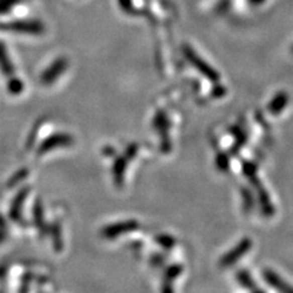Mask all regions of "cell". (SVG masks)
<instances>
[{
  "label": "cell",
  "mask_w": 293,
  "mask_h": 293,
  "mask_svg": "<svg viewBox=\"0 0 293 293\" xmlns=\"http://www.w3.org/2000/svg\"><path fill=\"white\" fill-rule=\"evenodd\" d=\"M182 52H183V55L186 56V59L188 60V62L194 67L196 70L198 71L199 73H202L203 76L209 79L213 83H218L219 79H220V75L216 71L214 67L210 66L207 61H204L201 56L198 55L189 45H183L182 47Z\"/></svg>",
  "instance_id": "6da1fadb"
},
{
  "label": "cell",
  "mask_w": 293,
  "mask_h": 293,
  "mask_svg": "<svg viewBox=\"0 0 293 293\" xmlns=\"http://www.w3.org/2000/svg\"><path fill=\"white\" fill-rule=\"evenodd\" d=\"M137 229H139V223L131 219V220L119 221V223L105 226L101 233L102 237L107 238V240H115V238L120 237V236L125 235V233L132 232Z\"/></svg>",
  "instance_id": "7a4b0ae2"
},
{
  "label": "cell",
  "mask_w": 293,
  "mask_h": 293,
  "mask_svg": "<svg viewBox=\"0 0 293 293\" xmlns=\"http://www.w3.org/2000/svg\"><path fill=\"white\" fill-rule=\"evenodd\" d=\"M252 240L250 238H243L237 243V246L233 247L231 250L226 253L223 258L220 259V266L221 267H230L233 264L237 263L241 258H243L247 253L252 248Z\"/></svg>",
  "instance_id": "3957f363"
},
{
  "label": "cell",
  "mask_w": 293,
  "mask_h": 293,
  "mask_svg": "<svg viewBox=\"0 0 293 293\" xmlns=\"http://www.w3.org/2000/svg\"><path fill=\"white\" fill-rule=\"evenodd\" d=\"M73 143V137L69 133H55V135L50 136L47 139L42 142V144L38 148V154L43 155L45 153L52 152L54 149L64 147H70Z\"/></svg>",
  "instance_id": "277c9868"
},
{
  "label": "cell",
  "mask_w": 293,
  "mask_h": 293,
  "mask_svg": "<svg viewBox=\"0 0 293 293\" xmlns=\"http://www.w3.org/2000/svg\"><path fill=\"white\" fill-rule=\"evenodd\" d=\"M2 31H11L16 33H31V35H39L43 32L44 27L38 21H18L11 22V24H2L0 25Z\"/></svg>",
  "instance_id": "5b68a950"
},
{
  "label": "cell",
  "mask_w": 293,
  "mask_h": 293,
  "mask_svg": "<svg viewBox=\"0 0 293 293\" xmlns=\"http://www.w3.org/2000/svg\"><path fill=\"white\" fill-rule=\"evenodd\" d=\"M67 65H69V61L65 58H58L55 61L48 67L47 70L43 71V73L41 75V82L45 86H49V84H53L54 82L56 81L62 73L65 72L67 69Z\"/></svg>",
  "instance_id": "8992f818"
},
{
  "label": "cell",
  "mask_w": 293,
  "mask_h": 293,
  "mask_svg": "<svg viewBox=\"0 0 293 293\" xmlns=\"http://www.w3.org/2000/svg\"><path fill=\"white\" fill-rule=\"evenodd\" d=\"M154 129L158 131L159 135L161 136V149L163 152H170L171 149V143L169 141V120L164 112H158L154 118Z\"/></svg>",
  "instance_id": "52a82bcc"
},
{
  "label": "cell",
  "mask_w": 293,
  "mask_h": 293,
  "mask_svg": "<svg viewBox=\"0 0 293 293\" xmlns=\"http://www.w3.org/2000/svg\"><path fill=\"white\" fill-rule=\"evenodd\" d=\"M263 278L266 281V283L269 284L272 288L277 289L280 292H293V287L289 286L286 281L282 280L280 276L277 275V272L274 270L265 269L263 271Z\"/></svg>",
  "instance_id": "ba28073f"
},
{
  "label": "cell",
  "mask_w": 293,
  "mask_h": 293,
  "mask_svg": "<svg viewBox=\"0 0 293 293\" xmlns=\"http://www.w3.org/2000/svg\"><path fill=\"white\" fill-rule=\"evenodd\" d=\"M250 183L254 184L255 188L258 189V197H259V202H260V207H261V212L265 214V216H271L272 214L275 213V208L272 206L271 203V199H270L269 194H267V192L264 188L263 186L260 184V182H259L258 177L253 178L252 181H250Z\"/></svg>",
  "instance_id": "9c48e42d"
},
{
  "label": "cell",
  "mask_w": 293,
  "mask_h": 293,
  "mask_svg": "<svg viewBox=\"0 0 293 293\" xmlns=\"http://www.w3.org/2000/svg\"><path fill=\"white\" fill-rule=\"evenodd\" d=\"M289 101V96L286 92H278L274 98L271 99L269 105H267V112L271 115H278L281 112H283L284 108L287 107Z\"/></svg>",
  "instance_id": "30bf717a"
},
{
  "label": "cell",
  "mask_w": 293,
  "mask_h": 293,
  "mask_svg": "<svg viewBox=\"0 0 293 293\" xmlns=\"http://www.w3.org/2000/svg\"><path fill=\"white\" fill-rule=\"evenodd\" d=\"M127 163L129 160L126 159V156L121 155L119 158L115 159L113 165V177L115 183L118 184L119 187L124 183V178H125V172H126L127 169Z\"/></svg>",
  "instance_id": "8fae6325"
},
{
  "label": "cell",
  "mask_w": 293,
  "mask_h": 293,
  "mask_svg": "<svg viewBox=\"0 0 293 293\" xmlns=\"http://www.w3.org/2000/svg\"><path fill=\"white\" fill-rule=\"evenodd\" d=\"M236 278L240 282V284L244 288L250 289V291H258V292H263V289L259 288L255 283V281L253 280V277L250 276L248 270H238L237 274H236Z\"/></svg>",
  "instance_id": "7c38bea8"
},
{
  "label": "cell",
  "mask_w": 293,
  "mask_h": 293,
  "mask_svg": "<svg viewBox=\"0 0 293 293\" xmlns=\"http://www.w3.org/2000/svg\"><path fill=\"white\" fill-rule=\"evenodd\" d=\"M0 69H2L4 75L13 76L14 66L11 64L9 55H8L7 48H5V45L3 43H0Z\"/></svg>",
  "instance_id": "4fadbf2b"
},
{
  "label": "cell",
  "mask_w": 293,
  "mask_h": 293,
  "mask_svg": "<svg viewBox=\"0 0 293 293\" xmlns=\"http://www.w3.org/2000/svg\"><path fill=\"white\" fill-rule=\"evenodd\" d=\"M28 192V188H24L21 190V192L19 193L18 197L14 199L13 202V206H11V209H10V216L14 219V220H18L20 218V213H21V208H22V204H24V201L26 199V194Z\"/></svg>",
  "instance_id": "5bb4252c"
},
{
  "label": "cell",
  "mask_w": 293,
  "mask_h": 293,
  "mask_svg": "<svg viewBox=\"0 0 293 293\" xmlns=\"http://www.w3.org/2000/svg\"><path fill=\"white\" fill-rule=\"evenodd\" d=\"M155 242L164 249H172L176 244V240L173 237H171L170 235H165V233H160V235L155 236Z\"/></svg>",
  "instance_id": "9a60e30c"
},
{
  "label": "cell",
  "mask_w": 293,
  "mask_h": 293,
  "mask_svg": "<svg viewBox=\"0 0 293 293\" xmlns=\"http://www.w3.org/2000/svg\"><path fill=\"white\" fill-rule=\"evenodd\" d=\"M8 90L14 95H18L20 93H22L24 90V83H22L21 79L16 77H11L9 79V83H8Z\"/></svg>",
  "instance_id": "2e32d148"
},
{
  "label": "cell",
  "mask_w": 293,
  "mask_h": 293,
  "mask_svg": "<svg viewBox=\"0 0 293 293\" xmlns=\"http://www.w3.org/2000/svg\"><path fill=\"white\" fill-rule=\"evenodd\" d=\"M182 272V266L178 265V264H173V265H170L165 271V278H166L167 282H171V281L177 278L178 276L181 275Z\"/></svg>",
  "instance_id": "e0dca14e"
},
{
  "label": "cell",
  "mask_w": 293,
  "mask_h": 293,
  "mask_svg": "<svg viewBox=\"0 0 293 293\" xmlns=\"http://www.w3.org/2000/svg\"><path fill=\"white\" fill-rule=\"evenodd\" d=\"M233 135H235V138H236L235 144H233V152L237 153L238 150H240L242 148V146H244V144H246L247 136H246V133H244L243 131L240 130V129H235Z\"/></svg>",
  "instance_id": "ac0fdd59"
},
{
  "label": "cell",
  "mask_w": 293,
  "mask_h": 293,
  "mask_svg": "<svg viewBox=\"0 0 293 293\" xmlns=\"http://www.w3.org/2000/svg\"><path fill=\"white\" fill-rule=\"evenodd\" d=\"M215 163L220 171H227L230 166V158L225 153H220V154H218V156H216Z\"/></svg>",
  "instance_id": "d6986e66"
},
{
  "label": "cell",
  "mask_w": 293,
  "mask_h": 293,
  "mask_svg": "<svg viewBox=\"0 0 293 293\" xmlns=\"http://www.w3.org/2000/svg\"><path fill=\"white\" fill-rule=\"evenodd\" d=\"M242 199H243V208L249 212L253 208V203H254V198H253L252 193H250L249 189L243 188L242 189Z\"/></svg>",
  "instance_id": "ffe728a7"
},
{
  "label": "cell",
  "mask_w": 293,
  "mask_h": 293,
  "mask_svg": "<svg viewBox=\"0 0 293 293\" xmlns=\"http://www.w3.org/2000/svg\"><path fill=\"white\" fill-rule=\"evenodd\" d=\"M138 153V146L137 144H131L130 147H127V149H126V152H125V156H126V159L127 160H132L133 158H135L136 154Z\"/></svg>",
  "instance_id": "44dd1931"
},
{
  "label": "cell",
  "mask_w": 293,
  "mask_h": 293,
  "mask_svg": "<svg viewBox=\"0 0 293 293\" xmlns=\"http://www.w3.org/2000/svg\"><path fill=\"white\" fill-rule=\"evenodd\" d=\"M27 170H20V171L16 173V175H14V177L11 178V180L9 181V184L11 187L14 186V184H16L18 183V182H20V181H22L24 180L25 177H26V175H27Z\"/></svg>",
  "instance_id": "7402d4cb"
},
{
  "label": "cell",
  "mask_w": 293,
  "mask_h": 293,
  "mask_svg": "<svg viewBox=\"0 0 293 293\" xmlns=\"http://www.w3.org/2000/svg\"><path fill=\"white\" fill-rule=\"evenodd\" d=\"M18 2L19 0H0V13L8 11L14 4H16Z\"/></svg>",
  "instance_id": "603a6c76"
},
{
  "label": "cell",
  "mask_w": 293,
  "mask_h": 293,
  "mask_svg": "<svg viewBox=\"0 0 293 293\" xmlns=\"http://www.w3.org/2000/svg\"><path fill=\"white\" fill-rule=\"evenodd\" d=\"M119 3H120V7L125 11H130L132 9V0H119Z\"/></svg>",
  "instance_id": "cb8c5ba5"
},
{
  "label": "cell",
  "mask_w": 293,
  "mask_h": 293,
  "mask_svg": "<svg viewBox=\"0 0 293 293\" xmlns=\"http://www.w3.org/2000/svg\"><path fill=\"white\" fill-rule=\"evenodd\" d=\"M225 93H226V89L223 86H216L214 89H213V92H212V94L213 95H215V96H223L225 95Z\"/></svg>",
  "instance_id": "d4e9b609"
},
{
  "label": "cell",
  "mask_w": 293,
  "mask_h": 293,
  "mask_svg": "<svg viewBox=\"0 0 293 293\" xmlns=\"http://www.w3.org/2000/svg\"><path fill=\"white\" fill-rule=\"evenodd\" d=\"M150 263L153 264L154 266H160L161 264H163V257H160V255H153L152 259H150Z\"/></svg>",
  "instance_id": "484cf974"
},
{
  "label": "cell",
  "mask_w": 293,
  "mask_h": 293,
  "mask_svg": "<svg viewBox=\"0 0 293 293\" xmlns=\"http://www.w3.org/2000/svg\"><path fill=\"white\" fill-rule=\"evenodd\" d=\"M261 2H263V0H250V3H252V4H260Z\"/></svg>",
  "instance_id": "4316f807"
},
{
  "label": "cell",
  "mask_w": 293,
  "mask_h": 293,
  "mask_svg": "<svg viewBox=\"0 0 293 293\" xmlns=\"http://www.w3.org/2000/svg\"><path fill=\"white\" fill-rule=\"evenodd\" d=\"M292 53H293V47H292Z\"/></svg>",
  "instance_id": "83f0119b"
}]
</instances>
